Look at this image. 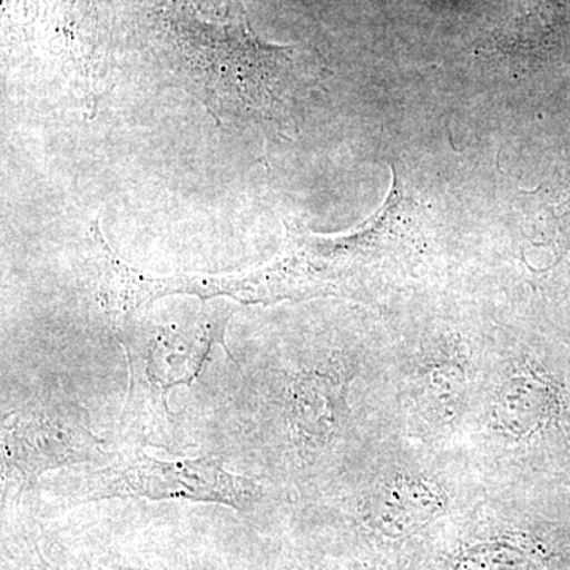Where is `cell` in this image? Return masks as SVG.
<instances>
[{
  "mask_svg": "<svg viewBox=\"0 0 570 570\" xmlns=\"http://www.w3.org/2000/svg\"><path fill=\"white\" fill-rule=\"evenodd\" d=\"M232 311L228 306L205 305L184 328L159 326L122 335L132 356L135 387L145 390L149 407H164L168 390L197 376L213 344L224 343Z\"/></svg>",
  "mask_w": 570,
  "mask_h": 570,
  "instance_id": "obj_4",
  "label": "cell"
},
{
  "mask_svg": "<svg viewBox=\"0 0 570 570\" xmlns=\"http://www.w3.org/2000/svg\"><path fill=\"white\" fill-rule=\"evenodd\" d=\"M168 69L220 127L296 134L298 100L325 73L314 52L266 43L238 0H154Z\"/></svg>",
  "mask_w": 570,
  "mask_h": 570,
  "instance_id": "obj_1",
  "label": "cell"
},
{
  "mask_svg": "<svg viewBox=\"0 0 570 570\" xmlns=\"http://www.w3.org/2000/svg\"><path fill=\"white\" fill-rule=\"evenodd\" d=\"M419 382L420 397L428 411L439 419H452L466 389L463 360L450 354L433 355L423 363Z\"/></svg>",
  "mask_w": 570,
  "mask_h": 570,
  "instance_id": "obj_8",
  "label": "cell"
},
{
  "mask_svg": "<svg viewBox=\"0 0 570 570\" xmlns=\"http://www.w3.org/2000/svg\"><path fill=\"white\" fill-rule=\"evenodd\" d=\"M6 448L9 452V468H17L18 475H33L41 468L56 466L63 461H70V456L85 453V449L91 444H81V439L67 438L58 426L45 422L36 425L33 422H18L14 428H9L6 433Z\"/></svg>",
  "mask_w": 570,
  "mask_h": 570,
  "instance_id": "obj_6",
  "label": "cell"
},
{
  "mask_svg": "<svg viewBox=\"0 0 570 570\" xmlns=\"http://www.w3.org/2000/svg\"><path fill=\"white\" fill-rule=\"evenodd\" d=\"M411 212L395 183L385 205L355 234L318 236L299 223H285L284 249L249 273L254 295L261 303H273L340 291L367 250Z\"/></svg>",
  "mask_w": 570,
  "mask_h": 570,
  "instance_id": "obj_2",
  "label": "cell"
},
{
  "mask_svg": "<svg viewBox=\"0 0 570 570\" xmlns=\"http://www.w3.org/2000/svg\"><path fill=\"white\" fill-rule=\"evenodd\" d=\"M558 411V392L550 379L523 371L508 379L499 393V423L515 438L530 436L551 422Z\"/></svg>",
  "mask_w": 570,
  "mask_h": 570,
  "instance_id": "obj_5",
  "label": "cell"
},
{
  "mask_svg": "<svg viewBox=\"0 0 570 570\" xmlns=\"http://www.w3.org/2000/svg\"><path fill=\"white\" fill-rule=\"evenodd\" d=\"M257 494L249 479L225 471L219 460L160 461L132 455L82 479L73 497L78 502L112 497L187 498L245 512Z\"/></svg>",
  "mask_w": 570,
  "mask_h": 570,
  "instance_id": "obj_3",
  "label": "cell"
},
{
  "mask_svg": "<svg viewBox=\"0 0 570 570\" xmlns=\"http://www.w3.org/2000/svg\"><path fill=\"white\" fill-rule=\"evenodd\" d=\"M442 509V493L436 483L419 478L393 480L384 490L379 519L387 531L415 530Z\"/></svg>",
  "mask_w": 570,
  "mask_h": 570,
  "instance_id": "obj_7",
  "label": "cell"
}]
</instances>
